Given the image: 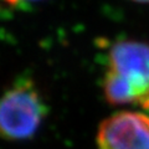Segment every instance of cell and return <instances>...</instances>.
<instances>
[{"instance_id":"6da1fadb","label":"cell","mask_w":149,"mask_h":149,"mask_svg":"<svg viewBox=\"0 0 149 149\" xmlns=\"http://www.w3.org/2000/svg\"><path fill=\"white\" fill-rule=\"evenodd\" d=\"M103 92L112 104H133L149 109V45L125 40L109 50Z\"/></svg>"},{"instance_id":"7a4b0ae2","label":"cell","mask_w":149,"mask_h":149,"mask_svg":"<svg viewBox=\"0 0 149 149\" xmlns=\"http://www.w3.org/2000/svg\"><path fill=\"white\" fill-rule=\"evenodd\" d=\"M46 106L31 81L17 82L0 98V137L21 141L32 137L42 123Z\"/></svg>"},{"instance_id":"3957f363","label":"cell","mask_w":149,"mask_h":149,"mask_svg":"<svg viewBox=\"0 0 149 149\" xmlns=\"http://www.w3.org/2000/svg\"><path fill=\"white\" fill-rule=\"evenodd\" d=\"M98 149H149V117L141 112L122 111L101 123Z\"/></svg>"},{"instance_id":"277c9868","label":"cell","mask_w":149,"mask_h":149,"mask_svg":"<svg viewBox=\"0 0 149 149\" xmlns=\"http://www.w3.org/2000/svg\"><path fill=\"white\" fill-rule=\"evenodd\" d=\"M40 0H0V3L5 6H10V8H19L21 5H27V4H32V3H37Z\"/></svg>"},{"instance_id":"5b68a950","label":"cell","mask_w":149,"mask_h":149,"mask_svg":"<svg viewBox=\"0 0 149 149\" xmlns=\"http://www.w3.org/2000/svg\"><path fill=\"white\" fill-rule=\"evenodd\" d=\"M133 1H137V3H149V0H133Z\"/></svg>"}]
</instances>
